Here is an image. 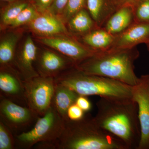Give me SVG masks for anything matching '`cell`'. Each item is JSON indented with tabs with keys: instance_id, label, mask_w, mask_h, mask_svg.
Returning a JSON list of instances; mask_svg holds the SVG:
<instances>
[{
	"instance_id": "obj_9",
	"label": "cell",
	"mask_w": 149,
	"mask_h": 149,
	"mask_svg": "<svg viewBox=\"0 0 149 149\" xmlns=\"http://www.w3.org/2000/svg\"><path fill=\"white\" fill-rule=\"evenodd\" d=\"M39 41L71 60L75 65L93 56L94 52L77 40L64 35L41 37Z\"/></svg>"
},
{
	"instance_id": "obj_4",
	"label": "cell",
	"mask_w": 149,
	"mask_h": 149,
	"mask_svg": "<svg viewBox=\"0 0 149 149\" xmlns=\"http://www.w3.org/2000/svg\"><path fill=\"white\" fill-rule=\"evenodd\" d=\"M56 83L66 86L79 95H97L118 100L133 99L132 86L108 77L87 74L75 67L55 78Z\"/></svg>"
},
{
	"instance_id": "obj_29",
	"label": "cell",
	"mask_w": 149,
	"mask_h": 149,
	"mask_svg": "<svg viewBox=\"0 0 149 149\" xmlns=\"http://www.w3.org/2000/svg\"><path fill=\"white\" fill-rule=\"evenodd\" d=\"M75 104L85 112L90 111L92 109V104L87 96L79 95L76 100Z\"/></svg>"
},
{
	"instance_id": "obj_18",
	"label": "cell",
	"mask_w": 149,
	"mask_h": 149,
	"mask_svg": "<svg viewBox=\"0 0 149 149\" xmlns=\"http://www.w3.org/2000/svg\"><path fill=\"white\" fill-rule=\"evenodd\" d=\"M79 95L70 88L56 83L52 105L65 120L68 119L67 111L75 103Z\"/></svg>"
},
{
	"instance_id": "obj_1",
	"label": "cell",
	"mask_w": 149,
	"mask_h": 149,
	"mask_svg": "<svg viewBox=\"0 0 149 149\" xmlns=\"http://www.w3.org/2000/svg\"><path fill=\"white\" fill-rule=\"evenodd\" d=\"M94 117L100 127L118 139L127 149H138L141 130L137 103L100 97Z\"/></svg>"
},
{
	"instance_id": "obj_2",
	"label": "cell",
	"mask_w": 149,
	"mask_h": 149,
	"mask_svg": "<svg viewBox=\"0 0 149 149\" xmlns=\"http://www.w3.org/2000/svg\"><path fill=\"white\" fill-rule=\"evenodd\" d=\"M139 55L136 47L128 49H111L96 52L75 65V67L87 74L108 77L133 86L140 80L135 73L134 65Z\"/></svg>"
},
{
	"instance_id": "obj_13",
	"label": "cell",
	"mask_w": 149,
	"mask_h": 149,
	"mask_svg": "<svg viewBox=\"0 0 149 149\" xmlns=\"http://www.w3.org/2000/svg\"><path fill=\"white\" fill-rule=\"evenodd\" d=\"M28 24L30 30L41 37H53L68 34L63 20L58 15L48 11L40 14Z\"/></svg>"
},
{
	"instance_id": "obj_12",
	"label": "cell",
	"mask_w": 149,
	"mask_h": 149,
	"mask_svg": "<svg viewBox=\"0 0 149 149\" xmlns=\"http://www.w3.org/2000/svg\"><path fill=\"white\" fill-rule=\"evenodd\" d=\"M37 56V47L32 37L28 36L14 61L17 70L24 81L39 76L35 66Z\"/></svg>"
},
{
	"instance_id": "obj_30",
	"label": "cell",
	"mask_w": 149,
	"mask_h": 149,
	"mask_svg": "<svg viewBox=\"0 0 149 149\" xmlns=\"http://www.w3.org/2000/svg\"><path fill=\"white\" fill-rule=\"evenodd\" d=\"M140 0H116L118 8L121 6L130 5L134 6Z\"/></svg>"
},
{
	"instance_id": "obj_22",
	"label": "cell",
	"mask_w": 149,
	"mask_h": 149,
	"mask_svg": "<svg viewBox=\"0 0 149 149\" xmlns=\"http://www.w3.org/2000/svg\"><path fill=\"white\" fill-rule=\"evenodd\" d=\"M40 14L32 3H29L22 11L9 26L12 28H16L24 24H29Z\"/></svg>"
},
{
	"instance_id": "obj_5",
	"label": "cell",
	"mask_w": 149,
	"mask_h": 149,
	"mask_svg": "<svg viewBox=\"0 0 149 149\" xmlns=\"http://www.w3.org/2000/svg\"><path fill=\"white\" fill-rule=\"evenodd\" d=\"M65 120L51 106L43 116L38 118L33 128L15 135L16 148H32L40 143H49L55 148V143L61 136Z\"/></svg>"
},
{
	"instance_id": "obj_6",
	"label": "cell",
	"mask_w": 149,
	"mask_h": 149,
	"mask_svg": "<svg viewBox=\"0 0 149 149\" xmlns=\"http://www.w3.org/2000/svg\"><path fill=\"white\" fill-rule=\"evenodd\" d=\"M55 85L54 77L40 75L24 81L27 106L39 117L44 115L52 105Z\"/></svg>"
},
{
	"instance_id": "obj_32",
	"label": "cell",
	"mask_w": 149,
	"mask_h": 149,
	"mask_svg": "<svg viewBox=\"0 0 149 149\" xmlns=\"http://www.w3.org/2000/svg\"><path fill=\"white\" fill-rule=\"evenodd\" d=\"M146 45L148 50L149 51V41L146 43Z\"/></svg>"
},
{
	"instance_id": "obj_11",
	"label": "cell",
	"mask_w": 149,
	"mask_h": 149,
	"mask_svg": "<svg viewBox=\"0 0 149 149\" xmlns=\"http://www.w3.org/2000/svg\"><path fill=\"white\" fill-rule=\"evenodd\" d=\"M37 70L40 76L56 78L63 72L74 67L75 63L64 56L45 50L37 56Z\"/></svg>"
},
{
	"instance_id": "obj_14",
	"label": "cell",
	"mask_w": 149,
	"mask_h": 149,
	"mask_svg": "<svg viewBox=\"0 0 149 149\" xmlns=\"http://www.w3.org/2000/svg\"><path fill=\"white\" fill-rule=\"evenodd\" d=\"M149 40V23L135 22L125 31L116 35L110 49H128L139 44H146Z\"/></svg>"
},
{
	"instance_id": "obj_20",
	"label": "cell",
	"mask_w": 149,
	"mask_h": 149,
	"mask_svg": "<svg viewBox=\"0 0 149 149\" xmlns=\"http://www.w3.org/2000/svg\"><path fill=\"white\" fill-rule=\"evenodd\" d=\"M20 37L18 32L6 34L0 42V64L1 67L10 66L14 61L15 47Z\"/></svg>"
},
{
	"instance_id": "obj_21",
	"label": "cell",
	"mask_w": 149,
	"mask_h": 149,
	"mask_svg": "<svg viewBox=\"0 0 149 149\" xmlns=\"http://www.w3.org/2000/svg\"><path fill=\"white\" fill-rule=\"evenodd\" d=\"M29 3L25 0H19L9 3L1 12V25L4 27L10 26L22 11Z\"/></svg>"
},
{
	"instance_id": "obj_16",
	"label": "cell",
	"mask_w": 149,
	"mask_h": 149,
	"mask_svg": "<svg viewBox=\"0 0 149 149\" xmlns=\"http://www.w3.org/2000/svg\"><path fill=\"white\" fill-rule=\"evenodd\" d=\"M81 37V42L94 52H99L110 49L115 36L103 27H97Z\"/></svg>"
},
{
	"instance_id": "obj_3",
	"label": "cell",
	"mask_w": 149,
	"mask_h": 149,
	"mask_svg": "<svg viewBox=\"0 0 149 149\" xmlns=\"http://www.w3.org/2000/svg\"><path fill=\"white\" fill-rule=\"evenodd\" d=\"M55 149H127L118 139L99 126L94 117L85 115L78 120L68 119Z\"/></svg>"
},
{
	"instance_id": "obj_23",
	"label": "cell",
	"mask_w": 149,
	"mask_h": 149,
	"mask_svg": "<svg viewBox=\"0 0 149 149\" xmlns=\"http://www.w3.org/2000/svg\"><path fill=\"white\" fill-rule=\"evenodd\" d=\"M13 133L0 120V149H13L16 148V141Z\"/></svg>"
},
{
	"instance_id": "obj_10",
	"label": "cell",
	"mask_w": 149,
	"mask_h": 149,
	"mask_svg": "<svg viewBox=\"0 0 149 149\" xmlns=\"http://www.w3.org/2000/svg\"><path fill=\"white\" fill-rule=\"evenodd\" d=\"M0 91L1 97L9 99L21 105L27 106L24 81L17 70L10 66L1 67Z\"/></svg>"
},
{
	"instance_id": "obj_26",
	"label": "cell",
	"mask_w": 149,
	"mask_h": 149,
	"mask_svg": "<svg viewBox=\"0 0 149 149\" xmlns=\"http://www.w3.org/2000/svg\"><path fill=\"white\" fill-rule=\"evenodd\" d=\"M85 112L74 103L70 106L68 110L67 116L72 120H78L82 119L85 116Z\"/></svg>"
},
{
	"instance_id": "obj_8",
	"label": "cell",
	"mask_w": 149,
	"mask_h": 149,
	"mask_svg": "<svg viewBox=\"0 0 149 149\" xmlns=\"http://www.w3.org/2000/svg\"><path fill=\"white\" fill-rule=\"evenodd\" d=\"M138 84L132 86V98L137 103L141 130L138 149H149V80L148 74L139 77Z\"/></svg>"
},
{
	"instance_id": "obj_33",
	"label": "cell",
	"mask_w": 149,
	"mask_h": 149,
	"mask_svg": "<svg viewBox=\"0 0 149 149\" xmlns=\"http://www.w3.org/2000/svg\"><path fill=\"white\" fill-rule=\"evenodd\" d=\"M148 77L149 80V74H148Z\"/></svg>"
},
{
	"instance_id": "obj_25",
	"label": "cell",
	"mask_w": 149,
	"mask_h": 149,
	"mask_svg": "<svg viewBox=\"0 0 149 149\" xmlns=\"http://www.w3.org/2000/svg\"><path fill=\"white\" fill-rule=\"evenodd\" d=\"M133 6L136 22L149 23V0H140Z\"/></svg>"
},
{
	"instance_id": "obj_28",
	"label": "cell",
	"mask_w": 149,
	"mask_h": 149,
	"mask_svg": "<svg viewBox=\"0 0 149 149\" xmlns=\"http://www.w3.org/2000/svg\"><path fill=\"white\" fill-rule=\"evenodd\" d=\"M54 0H33L32 4L40 14L47 12Z\"/></svg>"
},
{
	"instance_id": "obj_7",
	"label": "cell",
	"mask_w": 149,
	"mask_h": 149,
	"mask_svg": "<svg viewBox=\"0 0 149 149\" xmlns=\"http://www.w3.org/2000/svg\"><path fill=\"white\" fill-rule=\"evenodd\" d=\"M0 117V120L16 135L24 132L39 117L28 107L1 97Z\"/></svg>"
},
{
	"instance_id": "obj_15",
	"label": "cell",
	"mask_w": 149,
	"mask_h": 149,
	"mask_svg": "<svg viewBox=\"0 0 149 149\" xmlns=\"http://www.w3.org/2000/svg\"><path fill=\"white\" fill-rule=\"evenodd\" d=\"M135 22L133 6L124 5L118 8L102 27L116 36L125 31Z\"/></svg>"
},
{
	"instance_id": "obj_31",
	"label": "cell",
	"mask_w": 149,
	"mask_h": 149,
	"mask_svg": "<svg viewBox=\"0 0 149 149\" xmlns=\"http://www.w3.org/2000/svg\"><path fill=\"white\" fill-rule=\"evenodd\" d=\"M3 1L7 2L8 3L13 2L16 1H19V0H1Z\"/></svg>"
},
{
	"instance_id": "obj_17",
	"label": "cell",
	"mask_w": 149,
	"mask_h": 149,
	"mask_svg": "<svg viewBox=\"0 0 149 149\" xmlns=\"http://www.w3.org/2000/svg\"><path fill=\"white\" fill-rule=\"evenodd\" d=\"M118 8L116 0H87V9L98 27H102Z\"/></svg>"
},
{
	"instance_id": "obj_19",
	"label": "cell",
	"mask_w": 149,
	"mask_h": 149,
	"mask_svg": "<svg viewBox=\"0 0 149 149\" xmlns=\"http://www.w3.org/2000/svg\"><path fill=\"white\" fill-rule=\"evenodd\" d=\"M71 32L80 36L86 34L98 27L87 8L79 11L68 22Z\"/></svg>"
},
{
	"instance_id": "obj_24",
	"label": "cell",
	"mask_w": 149,
	"mask_h": 149,
	"mask_svg": "<svg viewBox=\"0 0 149 149\" xmlns=\"http://www.w3.org/2000/svg\"><path fill=\"white\" fill-rule=\"evenodd\" d=\"M87 0H68L62 15V20L68 22L75 14L87 8Z\"/></svg>"
},
{
	"instance_id": "obj_27",
	"label": "cell",
	"mask_w": 149,
	"mask_h": 149,
	"mask_svg": "<svg viewBox=\"0 0 149 149\" xmlns=\"http://www.w3.org/2000/svg\"><path fill=\"white\" fill-rule=\"evenodd\" d=\"M68 0H54L48 11L55 15H62Z\"/></svg>"
}]
</instances>
